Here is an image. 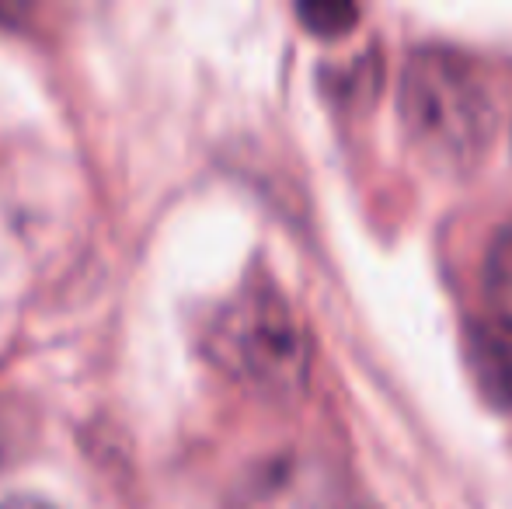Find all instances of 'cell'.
Returning a JSON list of instances; mask_svg holds the SVG:
<instances>
[{
  "label": "cell",
  "instance_id": "cell-3",
  "mask_svg": "<svg viewBox=\"0 0 512 509\" xmlns=\"http://www.w3.org/2000/svg\"><path fill=\"white\" fill-rule=\"evenodd\" d=\"M230 509H342V475L321 450L283 447L237 478Z\"/></svg>",
  "mask_w": 512,
  "mask_h": 509
},
{
  "label": "cell",
  "instance_id": "cell-4",
  "mask_svg": "<svg viewBox=\"0 0 512 509\" xmlns=\"http://www.w3.org/2000/svg\"><path fill=\"white\" fill-rule=\"evenodd\" d=\"M464 360L481 398L499 412L512 408V328L495 318L471 321L464 335Z\"/></svg>",
  "mask_w": 512,
  "mask_h": 509
},
{
  "label": "cell",
  "instance_id": "cell-7",
  "mask_svg": "<svg viewBox=\"0 0 512 509\" xmlns=\"http://www.w3.org/2000/svg\"><path fill=\"white\" fill-rule=\"evenodd\" d=\"M0 509H53V506L42 503V499H35V496H25V492H18V496H7L4 503H0Z\"/></svg>",
  "mask_w": 512,
  "mask_h": 509
},
{
  "label": "cell",
  "instance_id": "cell-5",
  "mask_svg": "<svg viewBox=\"0 0 512 509\" xmlns=\"http://www.w3.org/2000/svg\"><path fill=\"white\" fill-rule=\"evenodd\" d=\"M481 290L492 307V318L512 328V224L495 234L481 265Z\"/></svg>",
  "mask_w": 512,
  "mask_h": 509
},
{
  "label": "cell",
  "instance_id": "cell-2",
  "mask_svg": "<svg viewBox=\"0 0 512 509\" xmlns=\"http://www.w3.org/2000/svg\"><path fill=\"white\" fill-rule=\"evenodd\" d=\"M209 356L265 398H300L314 370V339L300 311L269 279L241 286L209 325Z\"/></svg>",
  "mask_w": 512,
  "mask_h": 509
},
{
  "label": "cell",
  "instance_id": "cell-6",
  "mask_svg": "<svg viewBox=\"0 0 512 509\" xmlns=\"http://www.w3.org/2000/svg\"><path fill=\"white\" fill-rule=\"evenodd\" d=\"M300 21H304L307 32L314 35H345L352 25L359 21V7L356 4H300L297 7Z\"/></svg>",
  "mask_w": 512,
  "mask_h": 509
},
{
  "label": "cell",
  "instance_id": "cell-1",
  "mask_svg": "<svg viewBox=\"0 0 512 509\" xmlns=\"http://www.w3.org/2000/svg\"><path fill=\"white\" fill-rule=\"evenodd\" d=\"M401 126L432 171L464 175L485 161L495 133V105L471 60L443 46L408 56L401 77Z\"/></svg>",
  "mask_w": 512,
  "mask_h": 509
}]
</instances>
